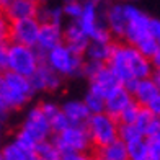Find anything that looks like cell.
I'll use <instances>...</instances> for the list:
<instances>
[{"mask_svg":"<svg viewBox=\"0 0 160 160\" xmlns=\"http://www.w3.org/2000/svg\"><path fill=\"white\" fill-rule=\"evenodd\" d=\"M108 65L121 80V83H126L132 78H149L154 74L150 59L132 44H116Z\"/></svg>","mask_w":160,"mask_h":160,"instance_id":"6da1fadb","label":"cell"},{"mask_svg":"<svg viewBox=\"0 0 160 160\" xmlns=\"http://www.w3.org/2000/svg\"><path fill=\"white\" fill-rule=\"evenodd\" d=\"M36 93L30 77L5 70L0 78V106L3 114L23 108Z\"/></svg>","mask_w":160,"mask_h":160,"instance_id":"7a4b0ae2","label":"cell"},{"mask_svg":"<svg viewBox=\"0 0 160 160\" xmlns=\"http://www.w3.org/2000/svg\"><path fill=\"white\" fill-rule=\"evenodd\" d=\"M42 62V56L36 48L8 42L7 44V69L15 74L31 77Z\"/></svg>","mask_w":160,"mask_h":160,"instance_id":"3957f363","label":"cell"},{"mask_svg":"<svg viewBox=\"0 0 160 160\" xmlns=\"http://www.w3.org/2000/svg\"><path fill=\"white\" fill-rule=\"evenodd\" d=\"M42 62H46L52 70H56L61 77H75L80 75L83 70L82 56L74 52L67 44H62L54 48L52 51L42 57Z\"/></svg>","mask_w":160,"mask_h":160,"instance_id":"277c9868","label":"cell"},{"mask_svg":"<svg viewBox=\"0 0 160 160\" xmlns=\"http://www.w3.org/2000/svg\"><path fill=\"white\" fill-rule=\"evenodd\" d=\"M87 129H88L92 144L97 149L105 147L116 139H119V121L106 111L92 114L87 122Z\"/></svg>","mask_w":160,"mask_h":160,"instance_id":"5b68a950","label":"cell"},{"mask_svg":"<svg viewBox=\"0 0 160 160\" xmlns=\"http://www.w3.org/2000/svg\"><path fill=\"white\" fill-rule=\"evenodd\" d=\"M54 142L62 152H87L90 145H93L87 126L75 124H70L62 132L54 134Z\"/></svg>","mask_w":160,"mask_h":160,"instance_id":"8992f818","label":"cell"},{"mask_svg":"<svg viewBox=\"0 0 160 160\" xmlns=\"http://www.w3.org/2000/svg\"><path fill=\"white\" fill-rule=\"evenodd\" d=\"M41 25L42 23L38 20V17L12 21V23H10V30H8V39H10V42H17V44L36 48L38 39H39Z\"/></svg>","mask_w":160,"mask_h":160,"instance_id":"52a82bcc","label":"cell"},{"mask_svg":"<svg viewBox=\"0 0 160 160\" xmlns=\"http://www.w3.org/2000/svg\"><path fill=\"white\" fill-rule=\"evenodd\" d=\"M124 10L128 17V30L124 34V39L128 41V44L136 46L139 41L150 36V31H149L150 18L145 13H142L136 5L124 3Z\"/></svg>","mask_w":160,"mask_h":160,"instance_id":"ba28073f","label":"cell"},{"mask_svg":"<svg viewBox=\"0 0 160 160\" xmlns=\"http://www.w3.org/2000/svg\"><path fill=\"white\" fill-rule=\"evenodd\" d=\"M21 131L30 134L36 142H42L48 141L49 136L52 134V126H51L49 118L41 110V106H33L25 116Z\"/></svg>","mask_w":160,"mask_h":160,"instance_id":"9c48e42d","label":"cell"},{"mask_svg":"<svg viewBox=\"0 0 160 160\" xmlns=\"http://www.w3.org/2000/svg\"><path fill=\"white\" fill-rule=\"evenodd\" d=\"M64 42V30L61 25L57 23H42L41 31H39V39L36 49L39 51V54L44 57L49 51H52L54 48L61 46Z\"/></svg>","mask_w":160,"mask_h":160,"instance_id":"30bf717a","label":"cell"},{"mask_svg":"<svg viewBox=\"0 0 160 160\" xmlns=\"http://www.w3.org/2000/svg\"><path fill=\"white\" fill-rule=\"evenodd\" d=\"M121 83V80L116 77V74L110 69V65L105 64L95 75L90 78V90L98 93L101 97H108L113 90H116Z\"/></svg>","mask_w":160,"mask_h":160,"instance_id":"8fae6325","label":"cell"},{"mask_svg":"<svg viewBox=\"0 0 160 160\" xmlns=\"http://www.w3.org/2000/svg\"><path fill=\"white\" fill-rule=\"evenodd\" d=\"M36 92H52L61 87V75L52 70L46 62H41L36 72L30 77Z\"/></svg>","mask_w":160,"mask_h":160,"instance_id":"7c38bea8","label":"cell"},{"mask_svg":"<svg viewBox=\"0 0 160 160\" xmlns=\"http://www.w3.org/2000/svg\"><path fill=\"white\" fill-rule=\"evenodd\" d=\"M105 23L110 28V31L116 38H124L126 30H128V17H126V10L122 3H113L105 8L103 13Z\"/></svg>","mask_w":160,"mask_h":160,"instance_id":"4fadbf2b","label":"cell"},{"mask_svg":"<svg viewBox=\"0 0 160 160\" xmlns=\"http://www.w3.org/2000/svg\"><path fill=\"white\" fill-rule=\"evenodd\" d=\"M90 36L87 34L77 21H72L64 28V44H67L74 52L83 56L90 46Z\"/></svg>","mask_w":160,"mask_h":160,"instance_id":"5bb4252c","label":"cell"},{"mask_svg":"<svg viewBox=\"0 0 160 160\" xmlns=\"http://www.w3.org/2000/svg\"><path fill=\"white\" fill-rule=\"evenodd\" d=\"M38 5L33 0H10L3 7V15L10 21H18V20H26V18H34L38 17Z\"/></svg>","mask_w":160,"mask_h":160,"instance_id":"9a60e30c","label":"cell"},{"mask_svg":"<svg viewBox=\"0 0 160 160\" xmlns=\"http://www.w3.org/2000/svg\"><path fill=\"white\" fill-rule=\"evenodd\" d=\"M134 101V97L124 85H119L116 90H113L110 95L106 97V113L111 114L113 118L118 119L121 113Z\"/></svg>","mask_w":160,"mask_h":160,"instance_id":"2e32d148","label":"cell"},{"mask_svg":"<svg viewBox=\"0 0 160 160\" xmlns=\"http://www.w3.org/2000/svg\"><path fill=\"white\" fill-rule=\"evenodd\" d=\"M62 111L70 121V124L75 126H87V122L90 119V110L87 108L83 100H69L62 105Z\"/></svg>","mask_w":160,"mask_h":160,"instance_id":"e0dca14e","label":"cell"},{"mask_svg":"<svg viewBox=\"0 0 160 160\" xmlns=\"http://www.w3.org/2000/svg\"><path fill=\"white\" fill-rule=\"evenodd\" d=\"M158 93H160L158 85L154 82V78L149 77V78H142L137 82V87L132 93V97L141 106H149V103L158 95Z\"/></svg>","mask_w":160,"mask_h":160,"instance_id":"ac0fdd59","label":"cell"},{"mask_svg":"<svg viewBox=\"0 0 160 160\" xmlns=\"http://www.w3.org/2000/svg\"><path fill=\"white\" fill-rule=\"evenodd\" d=\"M95 160H129L128 155V145L121 139H116L114 142L97 149Z\"/></svg>","mask_w":160,"mask_h":160,"instance_id":"d6986e66","label":"cell"},{"mask_svg":"<svg viewBox=\"0 0 160 160\" xmlns=\"http://www.w3.org/2000/svg\"><path fill=\"white\" fill-rule=\"evenodd\" d=\"M114 46L113 42H97V41H92L88 49H87V59L90 61H97V62H103V64H108V61L111 59L113 56V51H114Z\"/></svg>","mask_w":160,"mask_h":160,"instance_id":"ffe728a7","label":"cell"},{"mask_svg":"<svg viewBox=\"0 0 160 160\" xmlns=\"http://www.w3.org/2000/svg\"><path fill=\"white\" fill-rule=\"evenodd\" d=\"M0 160H36V154L25 150L15 141H12L3 145Z\"/></svg>","mask_w":160,"mask_h":160,"instance_id":"44dd1931","label":"cell"},{"mask_svg":"<svg viewBox=\"0 0 160 160\" xmlns=\"http://www.w3.org/2000/svg\"><path fill=\"white\" fill-rule=\"evenodd\" d=\"M64 8L59 5H49V7H42L38 12V20L41 23H57L61 25L64 20Z\"/></svg>","mask_w":160,"mask_h":160,"instance_id":"7402d4cb","label":"cell"},{"mask_svg":"<svg viewBox=\"0 0 160 160\" xmlns=\"http://www.w3.org/2000/svg\"><path fill=\"white\" fill-rule=\"evenodd\" d=\"M61 155H62V150L57 147V144L54 142V139L51 141H42L38 144L36 147V157L39 158H44V160H61Z\"/></svg>","mask_w":160,"mask_h":160,"instance_id":"603a6c76","label":"cell"},{"mask_svg":"<svg viewBox=\"0 0 160 160\" xmlns=\"http://www.w3.org/2000/svg\"><path fill=\"white\" fill-rule=\"evenodd\" d=\"M128 145V155L129 160H144L150 154V145L147 137H142V139H137L134 142H129Z\"/></svg>","mask_w":160,"mask_h":160,"instance_id":"cb8c5ba5","label":"cell"},{"mask_svg":"<svg viewBox=\"0 0 160 160\" xmlns=\"http://www.w3.org/2000/svg\"><path fill=\"white\" fill-rule=\"evenodd\" d=\"M83 101H85V105L90 110L92 114L105 113V110H106V98L98 95V93H95V92H92V90L87 92V95L83 97Z\"/></svg>","mask_w":160,"mask_h":160,"instance_id":"d4e9b609","label":"cell"},{"mask_svg":"<svg viewBox=\"0 0 160 160\" xmlns=\"http://www.w3.org/2000/svg\"><path fill=\"white\" fill-rule=\"evenodd\" d=\"M142 137H145L142 134V131L137 128L136 124H121L119 122V139L122 142H134L137 139H142Z\"/></svg>","mask_w":160,"mask_h":160,"instance_id":"484cf974","label":"cell"},{"mask_svg":"<svg viewBox=\"0 0 160 160\" xmlns=\"http://www.w3.org/2000/svg\"><path fill=\"white\" fill-rule=\"evenodd\" d=\"M62 8H64V15L67 18H70L72 21H78L83 12V2H80V0H65Z\"/></svg>","mask_w":160,"mask_h":160,"instance_id":"4316f807","label":"cell"},{"mask_svg":"<svg viewBox=\"0 0 160 160\" xmlns=\"http://www.w3.org/2000/svg\"><path fill=\"white\" fill-rule=\"evenodd\" d=\"M141 108H142V106L134 100L132 103H131L126 110L121 113V116L118 118V121L121 122V124H134L136 119H137V116H139V113H141Z\"/></svg>","mask_w":160,"mask_h":160,"instance_id":"83f0119b","label":"cell"},{"mask_svg":"<svg viewBox=\"0 0 160 160\" xmlns=\"http://www.w3.org/2000/svg\"><path fill=\"white\" fill-rule=\"evenodd\" d=\"M13 141H15L20 147H23L28 152H33V154H36V147H38V144H39V142H36L30 134H26L25 131H21V129L17 132V136H15Z\"/></svg>","mask_w":160,"mask_h":160,"instance_id":"f1b7e54d","label":"cell"},{"mask_svg":"<svg viewBox=\"0 0 160 160\" xmlns=\"http://www.w3.org/2000/svg\"><path fill=\"white\" fill-rule=\"evenodd\" d=\"M51 126H52L54 134H59V132H62V131H65L70 126V121L67 119V116L64 114V111H61L57 116H54V118L51 119Z\"/></svg>","mask_w":160,"mask_h":160,"instance_id":"f546056e","label":"cell"},{"mask_svg":"<svg viewBox=\"0 0 160 160\" xmlns=\"http://www.w3.org/2000/svg\"><path fill=\"white\" fill-rule=\"evenodd\" d=\"M39 106H41V110L44 111V114L49 118V121L62 111V106H57L56 103H52V101H44V103H41Z\"/></svg>","mask_w":160,"mask_h":160,"instance_id":"4dcf8cb0","label":"cell"},{"mask_svg":"<svg viewBox=\"0 0 160 160\" xmlns=\"http://www.w3.org/2000/svg\"><path fill=\"white\" fill-rule=\"evenodd\" d=\"M147 141H149V145H150V152L155 154L157 157H160V128L152 136L147 137Z\"/></svg>","mask_w":160,"mask_h":160,"instance_id":"1f68e13d","label":"cell"},{"mask_svg":"<svg viewBox=\"0 0 160 160\" xmlns=\"http://www.w3.org/2000/svg\"><path fill=\"white\" fill-rule=\"evenodd\" d=\"M61 160H90L87 152H62Z\"/></svg>","mask_w":160,"mask_h":160,"instance_id":"d6a6232c","label":"cell"},{"mask_svg":"<svg viewBox=\"0 0 160 160\" xmlns=\"http://www.w3.org/2000/svg\"><path fill=\"white\" fill-rule=\"evenodd\" d=\"M149 31L154 38H160V20L157 18H150V25H149Z\"/></svg>","mask_w":160,"mask_h":160,"instance_id":"836d02e7","label":"cell"},{"mask_svg":"<svg viewBox=\"0 0 160 160\" xmlns=\"http://www.w3.org/2000/svg\"><path fill=\"white\" fill-rule=\"evenodd\" d=\"M147 108H149V110H150L152 113H154L155 116H158V118H160V93H158V95H157L154 100L150 101Z\"/></svg>","mask_w":160,"mask_h":160,"instance_id":"e575fe53","label":"cell"},{"mask_svg":"<svg viewBox=\"0 0 160 160\" xmlns=\"http://www.w3.org/2000/svg\"><path fill=\"white\" fill-rule=\"evenodd\" d=\"M0 67L5 72V69H7V42H3L2 48H0Z\"/></svg>","mask_w":160,"mask_h":160,"instance_id":"d590c367","label":"cell"},{"mask_svg":"<svg viewBox=\"0 0 160 160\" xmlns=\"http://www.w3.org/2000/svg\"><path fill=\"white\" fill-rule=\"evenodd\" d=\"M150 62H152V65H154L155 70H160V49L154 54V57L150 59Z\"/></svg>","mask_w":160,"mask_h":160,"instance_id":"8d00e7d4","label":"cell"},{"mask_svg":"<svg viewBox=\"0 0 160 160\" xmlns=\"http://www.w3.org/2000/svg\"><path fill=\"white\" fill-rule=\"evenodd\" d=\"M152 78H154V82L158 85V88H160V70H154V74H152Z\"/></svg>","mask_w":160,"mask_h":160,"instance_id":"74e56055","label":"cell"},{"mask_svg":"<svg viewBox=\"0 0 160 160\" xmlns=\"http://www.w3.org/2000/svg\"><path fill=\"white\" fill-rule=\"evenodd\" d=\"M144 160H160V157H157L155 154H152V152H150V154H149L147 157H145Z\"/></svg>","mask_w":160,"mask_h":160,"instance_id":"f35d334b","label":"cell"},{"mask_svg":"<svg viewBox=\"0 0 160 160\" xmlns=\"http://www.w3.org/2000/svg\"><path fill=\"white\" fill-rule=\"evenodd\" d=\"M8 2H10V0H0V3H2V8H3V7L8 3Z\"/></svg>","mask_w":160,"mask_h":160,"instance_id":"ab89813d","label":"cell"},{"mask_svg":"<svg viewBox=\"0 0 160 160\" xmlns=\"http://www.w3.org/2000/svg\"><path fill=\"white\" fill-rule=\"evenodd\" d=\"M36 160H44V158H39V157H36Z\"/></svg>","mask_w":160,"mask_h":160,"instance_id":"60d3db41","label":"cell"},{"mask_svg":"<svg viewBox=\"0 0 160 160\" xmlns=\"http://www.w3.org/2000/svg\"><path fill=\"white\" fill-rule=\"evenodd\" d=\"M33 2H39V0H33Z\"/></svg>","mask_w":160,"mask_h":160,"instance_id":"b9f144b4","label":"cell"},{"mask_svg":"<svg viewBox=\"0 0 160 160\" xmlns=\"http://www.w3.org/2000/svg\"><path fill=\"white\" fill-rule=\"evenodd\" d=\"M158 42H160V38H158Z\"/></svg>","mask_w":160,"mask_h":160,"instance_id":"7bdbcfd3","label":"cell"},{"mask_svg":"<svg viewBox=\"0 0 160 160\" xmlns=\"http://www.w3.org/2000/svg\"><path fill=\"white\" fill-rule=\"evenodd\" d=\"M80 2H82V0H80ZM83 2H85V0H83Z\"/></svg>","mask_w":160,"mask_h":160,"instance_id":"ee69618b","label":"cell"},{"mask_svg":"<svg viewBox=\"0 0 160 160\" xmlns=\"http://www.w3.org/2000/svg\"><path fill=\"white\" fill-rule=\"evenodd\" d=\"M93 160H95V158H93Z\"/></svg>","mask_w":160,"mask_h":160,"instance_id":"f6af8a7d","label":"cell"}]
</instances>
